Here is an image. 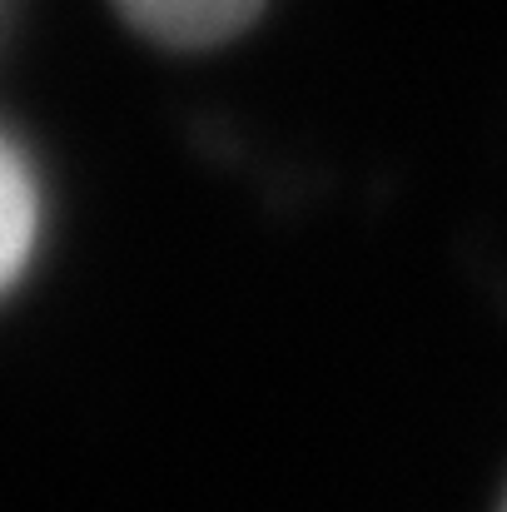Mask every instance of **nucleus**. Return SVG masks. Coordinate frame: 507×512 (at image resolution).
Wrapping results in <instances>:
<instances>
[{"instance_id": "1", "label": "nucleus", "mask_w": 507, "mask_h": 512, "mask_svg": "<svg viewBox=\"0 0 507 512\" xmlns=\"http://www.w3.org/2000/svg\"><path fill=\"white\" fill-rule=\"evenodd\" d=\"M115 10L140 35H150L160 45L204 50V45H219V40L239 35L244 25H254L264 0H115Z\"/></svg>"}, {"instance_id": "2", "label": "nucleus", "mask_w": 507, "mask_h": 512, "mask_svg": "<svg viewBox=\"0 0 507 512\" xmlns=\"http://www.w3.org/2000/svg\"><path fill=\"white\" fill-rule=\"evenodd\" d=\"M35 234H40V189H35V174L25 165V155L0 135V294L30 264Z\"/></svg>"}, {"instance_id": "3", "label": "nucleus", "mask_w": 507, "mask_h": 512, "mask_svg": "<svg viewBox=\"0 0 507 512\" xmlns=\"http://www.w3.org/2000/svg\"><path fill=\"white\" fill-rule=\"evenodd\" d=\"M0 20H5V0H0Z\"/></svg>"}, {"instance_id": "4", "label": "nucleus", "mask_w": 507, "mask_h": 512, "mask_svg": "<svg viewBox=\"0 0 507 512\" xmlns=\"http://www.w3.org/2000/svg\"><path fill=\"white\" fill-rule=\"evenodd\" d=\"M503 512H507V498H503Z\"/></svg>"}]
</instances>
